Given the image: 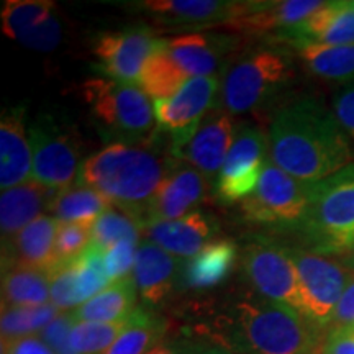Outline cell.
I'll return each mask as SVG.
<instances>
[{"label": "cell", "mask_w": 354, "mask_h": 354, "mask_svg": "<svg viewBox=\"0 0 354 354\" xmlns=\"http://www.w3.org/2000/svg\"><path fill=\"white\" fill-rule=\"evenodd\" d=\"M274 165L295 179L317 184L353 165L354 146L322 102L300 97L274 113L269 128Z\"/></svg>", "instance_id": "cell-1"}, {"label": "cell", "mask_w": 354, "mask_h": 354, "mask_svg": "<svg viewBox=\"0 0 354 354\" xmlns=\"http://www.w3.org/2000/svg\"><path fill=\"white\" fill-rule=\"evenodd\" d=\"M207 333L234 354H318L325 338L299 310L266 299L236 302Z\"/></svg>", "instance_id": "cell-2"}, {"label": "cell", "mask_w": 354, "mask_h": 354, "mask_svg": "<svg viewBox=\"0 0 354 354\" xmlns=\"http://www.w3.org/2000/svg\"><path fill=\"white\" fill-rule=\"evenodd\" d=\"M176 166L174 159L149 145L112 143L82 162L77 180L141 225L148 205Z\"/></svg>", "instance_id": "cell-3"}, {"label": "cell", "mask_w": 354, "mask_h": 354, "mask_svg": "<svg viewBox=\"0 0 354 354\" xmlns=\"http://www.w3.org/2000/svg\"><path fill=\"white\" fill-rule=\"evenodd\" d=\"M308 250L336 256L354 246V162L313 187L308 212L299 225Z\"/></svg>", "instance_id": "cell-4"}, {"label": "cell", "mask_w": 354, "mask_h": 354, "mask_svg": "<svg viewBox=\"0 0 354 354\" xmlns=\"http://www.w3.org/2000/svg\"><path fill=\"white\" fill-rule=\"evenodd\" d=\"M290 57L274 48H258L233 59L220 84L225 113L241 115L269 104L294 79Z\"/></svg>", "instance_id": "cell-5"}, {"label": "cell", "mask_w": 354, "mask_h": 354, "mask_svg": "<svg viewBox=\"0 0 354 354\" xmlns=\"http://www.w3.org/2000/svg\"><path fill=\"white\" fill-rule=\"evenodd\" d=\"M79 95L91 109L97 123L113 138L138 145L151 136L156 123L154 107L143 88L115 79H87Z\"/></svg>", "instance_id": "cell-6"}, {"label": "cell", "mask_w": 354, "mask_h": 354, "mask_svg": "<svg viewBox=\"0 0 354 354\" xmlns=\"http://www.w3.org/2000/svg\"><path fill=\"white\" fill-rule=\"evenodd\" d=\"M290 254L299 272L300 313L322 330L326 328L354 272L335 256L300 248H290Z\"/></svg>", "instance_id": "cell-7"}, {"label": "cell", "mask_w": 354, "mask_h": 354, "mask_svg": "<svg viewBox=\"0 0 354 354\" xmlns=\"http://www.w3.org/2000/svg\"><path fill=\"white\" fill-rule=\"evenodd\" d=\"M315 184L295 179L272 161H266L254 192L241 201L248 220L299 227L307 215Z\"/></svg>", "instance_id": "cell-8"}, {"label": "cell", "mask_w": 354, "mask_h": 354, "mask_svg": "<svg viewBox=\"0 0 354 354\" xmlns=\"http://www.w3.org/2000/svg\"><path fill=\"white\" fill-rule=\"evenodd\" d=\"M243 271L261 297L300 312L299 272L290 248L258 238L243 251Z\"/></svg>", "instance_id": "cell-9"}, {"label": "cell", "mask_w": 354, "mask_h": 354, "mask_svg": "<svg viewBox=\"0 0 354 354\" xmlns=\"http://www.w3.org/2000/svg\"><path fill=\"white\" fill-rule=\"evenodd\" d=\"M220 82L215 76L196 77L184 84L169 99L154 100L158 127L171 138V154L179 156L209 112Z\"/></svg>", "instance_id": "cell-10"}, {"label": "cell", "mask_w": 354, "mask_h": 354, "mask_svg": "<svg viewBox=\"0 0 354 354\" xmlns=\"http://www.w3.org/2000/svg\"><path fill=\"white\" fill-rule=\"evenodd\" d=\"M30 145L35 183L55 192L71 187L79 177V151L73 136L61 131L50 117H43L30 128Z\"/></svg>", "instance_id": "cell-11"}, {"label": "cell", "mask_w": 354, "mask_h": 354, "mask_svg": "<svg viewBox=\"0 0 354 354\" xmlns=\"http://www.w3.org/2000/svg\"><path fill=\"white\" fill-rule=\"evenodd\" d=\"M266 138L254 127L240 128L234 135L227 161L216 177V197L225 203L245 201L254 192L266 165Z\"/></svg>", "instance_id": "cell-12"}, {"label": "cell", "mask_w": 354, "mask_h": 354, "mask_svg": "<svg viewBox=\"0 0 354 354\" xmlns=\"http://www.w3.org/2000/svg\"><path fill=\"white\" fill-rule=\"evenodd\" d=\"M159 41L161 38L145 26L102 33L94 43L100 73L120 82L140 81L141 71L156 51Z\"/></svg>", "instance_id": "cell-13"}, {"label": "cell", "mask_w": 354, "mask_h": 354, "mask_svg": "<svg viewBox=\"0 0 354 354\" xmlns=\"http://www.w3.org/2000/svg\"><path fill=\"white\" fill-rule=\"evenodd\" d=\"M2 30L8 38L37 51H53L63 38L56 3L50 0H7Z\"/></svg>", "instance_id": "cell-14"}, {"label": "cell", "mask_w": 354, "mask_h": 354, "mask_svg": "<svg viewBox=\"0 0 354 354\" xmlns=\"http://www.w3.org/2000/svg\"><path fill=\"white\" fill-rule=\"evenodd\" d=\"M238 44L233 35L187 33L161 38L159 48L185 77L196 79L212 76Z\"/></svg>", "instance_id": "cell-15"}, {"label": "cell", "mask_w": 354, "mask_h": 354, "mask_svg": "<svg viewBox=\"0 0 354 354\" xmlns=\"http://www.w3.org/2000/svg\"><path fill=\"white\" fill-rule=\"evenodd\" d=\"M250 2L228 0H146L133 3L153 21L172 26H223L245 15Z\"/></svg>", "instance_id": "cell-16"}, {"label": "cell", "mask_w": 354, "mask_h": 354, "mask_svg": "<svg viewBox=\"0 0 354 354\" xmlns=\"http://www.w3.org/2000/svg\"><path fill=\"white\" fill-rule=\"evenodd\" d=\"M209 192L207 177L192 166L177 165L159 187L146 210L143 223L171 221L194 214V209Z\"/></svg>", "instance_id": "cell-17"}, {"label": "cell", "mask_w": 354, "mask_h": 354, "mask_svg": "<svg viewBox=\"0 0 354 354\" xmlns=\"http://www.w3.org/2000/svg\"><path fill=\"white\" fill-rule=\"evenodd\" d=\"M279 38L294 48L300 44H354V0L325 2V6L310 15L304 24L281 33Z\"/></svg>", "instance_id": "cell-18"}, {"label": "cell", "mask_w": 354, "mask_h": 354, "mask_svg": "<svg viewBox=\"0 0 354 354\" xmlns=\"http://www.w3.org/2000/svg\"><path fill=\"white\" fill-rule=\"evenodd\" d=\"M233 141L232 115L218 110V112L210 113L201 123L196 135L177 158L187 161L207 179H214V177H218L221 167L227 161Z\"/></svg>", "instance_id": "cell-19"}, {"label": "cell", "mask_w": 354, "mask_h": 354, "mask_svg": "<svg viewBox=\"0 0 354 354\" xmlns=\"http://www.w3.org/2000/svg\"><path fill=\"white\" fill-rule=\"evenodd\" d=\"M216 232V221L210 215L194 212L184 218L171 221H154L141 228L146 240L183 259L194 258L209 245Z\"/></svg>", "instance_id": "cell-20"}, {"label": "cell", "mask_w": 354, "mask_h": 354, "mask_svg": "<svg viewBox=\"0 0 354 354\" xmlns=\"http://www.w3.org/2000/svg\"><path fill=\"white\" fill-rule=\"evenodd\" d=\"M61 221L38 216L15 236L3 240L2 266H24L50 272L55 268V240Z\"/></svg>", "instance_id": "cell-21"}, {"label": "cell", "mask_w": 354, "mask_h": 354, "mask_svg": "<svg viewBox=\"0 0 354 354\" xmlns=\"http://www.w3.org/2000/svg\"><path fill=\"white\" fill-rule=\"evenodd\" d=\"M325 6L320 0H282V2H250L245 15L223 25L236 33H268L277 35L289 32L304 24L310 15Z\"/></svg>", "instance_id": "cell-22"}, {"label": "cell", "mask_w": 354, "mask_h": 354, "mask_svg": "<svg viewBox=\"0 0 354 354\" xmlns=\"http://www.w3.org/2000/svg\"><path fill=\"white\" fill-rule=\"evenodd\" d=\"M32 167V145L25 131L24 110H8L2 115V122H0V187H2V192L28 183Z\"/></svg>", "instance_id": "cell-23"}, {"label": "cell", "mask_w": 354, "mask_h": 354, "mask_svg": "<svg viewBox=\"0 0 354 354\" xmlns=\"http://www.w3.org/2000/svg\"><path fill=\"white\" fill-rule=\"evenodd\" d=\"M179 266L176 256L169 254L153 241H141L131 272L140 297L151 305L161 304L174 287Z\"/></svg>", "instance_id": "cell-24"}, {"label": "cell", "mask_w": 354, "mask_h": 354, "mask_svg": "<svg viewBox=\"0 0 354 354\" xmlns=\"http://www.w3.org/2000/svg\"><path fill=\"white\" fill-rule=\"evenodd\" d=\"M56 192L43 187L41 184L28 183L3 190L0 198V230L2 241L15 236L32 221L41 216L43 209H50V203Z\"/></svg>", "instance_id": "cell-25"}, {"label": "cell", "mask_w": 354, "mask_h": 354, "mask_svg": "<svg viewBox=\"0 0 354 354\" xmlns=\"http://www.w3.org/2000/svg\"><path fill=\"white\" fill-rule=\"evenodd\" d=\"M136 290L133 277L128 276L120 281H115L105 287L95 297L71 310L74 322H95L113 323L130 318L136 312Z\"/></svg>", "instance_id": "cell-26"}, {"label": "cell", "mask_w": 354, "mask_h": 354, "mask_svg": "<svg viewBox=\"0 0 354 354\" xmlns=\"http://www.w3.org/2000/svg\"><path fill=\"white\" fill-rule=\"evenodd\" d=\"M236 261V246L228 240H215L190 258L184 268V281L192 289H210L227 281Z\"/></svg>", "instance_id": "cell-27"}, {"label": "cell", "mask_w": 354, "mask_h": 354, "mask_svg": "<svg viewBox=\"0 0 354 354\" xmlns=\"http://www.w3.org/2000/svg\"><path fill=\"white\" fill-rule=\"evenodd\" d=\"M50 274L24 266H2V307H39L50 302Z\"/></svg>", "instance_id": "cell-28"}, {"label": "cell", "mask_w": 354, "mask_h": 354, "mask_svg": "<svg viewBox=\"0 0 354 354\" xmlns=\"http://www.w3.org/2000/svg\"><path fill=\"white\" fill-rule=\"evenodd\" d=\"M113 207L107 197L95 189L79 184L56 192L50 203L53 218L61 223H86L94 225L100 215Z\"/></svg>", "instance_id": "cell-29"}, {"label": "cell", "mask_w": 354, "mask_h": 354, "mask_svg": "<svg viewBox=\"0 0 354 354\" xmlns=\"http://www.w3.org/2000/svg\"><path fill=\"white\" fill-rule=\"evenodd\" d=\"M295 50L305 69L312 76L330 82L354 81V44H344V46L300 44Z\"/></svg>", "instance_id": "cell-30"}, {"label": "cell", "mask_w": 354, "mask_h": 354, "mask_svg": "<svg viewBox=\"0 0 354 354\" xmlns=\"http://www.w3.org/2000/svg\"><path fill=\"white\" fill-rule=\"evenodd\" d=\"M166 330L165 318L138 310L130 328L102 354H148L161 344Z\"/></svg>", "instance_id": "cell-31"}, {"label": "cell", "mask_w": 354, "mask_h": 354, "mask_svg": "<svg viewBox=\"0 0 354 354\" xmlns=\"http://www.w3.org/2000/svg\"><path fill=\"white\" fill-rule=\"evenodd\" d=\"M161 43V41H159ZM190 81L171 63V59L162 53L161 48H156L148 63L145 64L140 76V87L146 92V95L153 97L154 100L169 99Z\"/></svg>", "instance_id": "cell-32"}, {"label": "cell", "mask_w": 354, "mask_h": 354, "mask_svg": "<svg viewBox=\"0 0 354 354\" xmlns=\"http://www.w3.org/2000/svg\"><path fill=\"white\" fill-rule=\"evenodd\" d=\"M138 312V310H136ZM136 312L130 318L113 323L76 322L71 330V344L77 354H102L112 346L135 322Z\"/></svg>", "instance_id": "cell-33"}, {"label": "cell", "mask_w": 354, "mask_h": 354, "mask_svg": "<svg viewBox=\"0 0 354 354\" xmlns=\"http://www.w3.org/2000/svg\"><path fill=\"white\" fill-rule=\"evenodd\" d=\"M61 310L53 304L39 307H2V339L32 336L46 328Z\"/></svg>", "instance_id": "cell-34"}, {"label": "cell", "mask_w": 354, "mask_h": 354, "mask_svg": "<svg viewBox=\"0 0 354 354\" xmlns=\"http://www.w3.org/2000/svg\"><path fill=\"white\" fill-rule=\"evenodd\" d=\"M141 225L120 209H110L100 215L92 225V246L100 250L102 253L120 241H140Z\"/></svg>", "instance_id": "cell-35"}, {"label": "cell", "mask_w": 354, "mask_h": 354, "mask_svg": "<svg viewBox=\"0 0 354 354\" xmlns=\"http://www.w3.org/2000/svg\"><path fill=\"white\" fill-rule=\"evenodd\" d=\"M109 286L110 281L107 272H105L104 253L91 245L86 253L76 261L77 305H82L88 299L95 297Z\"/></svg>", "instance_id": "cell-36"}, {"label": "cell", "mask_w": 354, "mask_h": 354, "mask_svg": "<svg viewBox=\"0 0 354 354\" xmlns=\"http://www.w3.org/2000/svg\"><path fill=\"white\" fill-rule=\"evenodd\" d=\"M92 245V225L61 223L55 240V266L77 261Z\"/></svg>", "instance_id": "cell-37"}, {"label": "cell", "mask_w": 354, "mask_h": 354, "mask_svg": "<svg viewBox=\"0 0 354 354\" xmlns=\"http://www.w3.org/2000/svg\"><path fill=\"white\" fill-rule=\"evenodd\" d=\"M48 274H50V302L61 312H71L73 308H77L76 261L71 264L55 266Z\"/></svg>", "instance_id": "cell-38"}, {"label": "cell", "mask_w": 354, "mask_h": 354, "mask_svg": "<svg viewBox=\"0 0 354 354\" xmlns=\"http://www.w3.org/2000/svg\"><path fill=\"white\" fill-rule=\"evenodd\" d=\"M136 250H138V243L120 241L105 251L104 266L110 284L115 281H120V279L131 276L133 268H135Z\"/></svg>", "instance_id": "cell-39"}, {"label": "cell", "mask_w": 354, "mask_h": 354, "mask_svg": "<svg viewBox=\"0 0 354 354\" xmlns=\"http://www.w3.org/2000/svg\"><path fill=\"white\" fill-rule=\"evenodd\" d=\"M74 323L76 322H74L71 312H63L46 328L39 331V338L51 348L55 354H77L71 344V330H73Z\"/></svg>", "instance_id": "cell-40"}, {"label": "cell", "mask_w": 354, "mask_h": 354, "mask_svg": "<svg viewBox=\"0 0 354 354\" xmlns=\"http://www.w3.org/2000/svg\"><path fill=\"white\" fill-rule=\"evenodd\" d=\"M318 354H354V325L330 326Z\"/></svg>", "instance_id": "cell-41"}, {"label": "cell", "mask_w": 354, "mask_h": 354, "mask_svg": "<svg viewBox=\"0 0 354 354\" xmlns=\"http://www.w3.org/2000/svg\"><path fill=\"white\" fill-rule=\"evenodd\" d=\"M333 113L354 145V84L342 88L335 95Z\"/></svg>", "instance_id": "cell-42"}, {"label": "cell", "mask_w": 354, "mask_h": 354, "mask_svg": "<svg viewBox=\"0 0 354 354\" xmlns=\"http://www.w3.org/2000/svg\"><path fill=\"white\" fill-rule=\"evenodd\" d=\"M2 354H55L37 335L2 339Z\"/></svg>", "instance_id": "cell-43"}, {"label": "cell", "mask_w": 354, "mask_h": 354, "mask_svg": "<svg viewBox=\"0 0 354 354\" xmlns=\"http://www.w3.org/2000/svg\"><path fill=\"white\" fill-rule=\"evenodd\" d=\"M339 325H354V276L348 282L342 299H339L338 307L335 310L333 322L330 326Z\"/></svg>", "instance_id": "cell-44"}, {"label": "cell", "mask_w": 354, "mask_h": 354, "mask_svg": "<svg viewBox=\"0 0 354 354\" xmlns=\"http://www.w3.org/2000/svg\"><path fill=\"white\" fill-rule=\"evenodd\" d=\"M192 346H180V344H159L148 354H192Z\"/></svg>", "instance_id": "cell-45"}, {"label": "cell", "mask_w": 354, "mask_h": 354, "mask_svg": "<svg viewBox=\"0 0 354 354\" xmlns=\"http://www.w3.org/2000/svg\"><path fill=\"white\" fill-rule=\"evenodd\" d=\"M192 354H234V353H230L227 349H221V348H194Z\"/></svg>", "instance_id": "cell-46"}, {"label": "cell", "mask_w": 354, "mask_h": 354, "mask_svg": "<svg viewBox=\"0 0 354 354\" xmlns=\"http://www.w3.org/2000/svg\"><path fill=\"white\" fill-rule=\"evenodd\" d=\"M344 256H346V258H344L343 261L348 264V268L351 269V271L354 272V246H353V250L349 251L348 254H344Z\"/></svg>", "instance_id": "cell-47"}]
</instances>
